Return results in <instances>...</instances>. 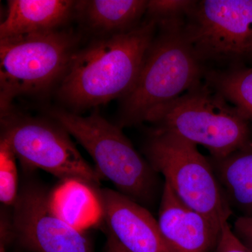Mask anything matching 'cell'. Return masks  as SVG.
<instances>
[{"label": "cell", "instance_id": "12", "mask_svg": "<svg viewBox=\"0 0 252 252\" xmlns=\"http://www.w3.org/2000/svg\"><path fill=\"white\" fill-rule=\"evenodd\" d=\"M76 1L9 0L0 39L57 31L75 11Z\"/></svg>", "mask_w": 252, "mask_h": 252}, {"label": "cell", "instance_id": "13", "mask_svg": "<svg viewBox=\"0 0 252 252\" xmlns=\"http://www.w3.org/2000/svg\"><path fill=\"white\" fill-rule=\"evenodd\" d=\"M99 190L81 181L63 180L50 191V204L58 216L84 231L103 217Z\"/></svg>", "mask_w": 252, "mask_h": 252}, {"label": "cell", "instance_id": "10", "mask_svg": "<svg viewBox=\"0 0 252 252\" xmlns=\"http://www.w3.org/2000/svg\"><path fill=\"white\" fill-rule=\"evenodd\" d=\"M109 233L128 252H170L158 220L142 205L112 189L99 190Z\"/></svg>", "mask_w": 252, "mask_h": 252}, {"label": "cell", "instance_id": "7", "mask_svg": "<svg viewBox=\"0 0 252 252\" xmlns=\"http://www.w3.org/2000/svg\"><path fill=\"white\" fill-rule=\"evenodd\" d=\"M1 120V137L9 142L23 167L41 169L62 181H81L100 190L102 175L83 158L59 123L11 112Z\"/></svg>", "mask_w": 252, "mask_h": 252}, {"label": "cell", "instance_id": "18", "mask_svg": "<svg viewBox=\"0 0 252 252\" xmlns=\"http://www.w3.org/2000/svg\"><path fill=\"white\" fill-rule=\"evenodd\" d=\"M196 2L188 0H151L147 4V13L157 26L182 24Z\"/></svg>", "mask_w": 252, "mask_h": 252}, {"label": "cell", "instance_id": "4", "mask_svg": "<svg viewBox=\"0 0 252 252\" xmlns=\"http://www.w3.org/2000/svg\"><path fill=\"white\" fill-rule=\"evenodd\" d=\"M51 115L85 149L95 162L96 170L114 184L117 191L142 205L153 201L157 173L137 153L120 127L97 112L83 117L56 109Z\"/></svg>", "mask_w": 252, "mask_h": 252}, {"label": "cell", "instance_id": "1", "mask_svg": "<svg viewBox=\"0 0 252 252\" xmlns=\"http://www.w3.org/2000/svg\"><path fill=\"white\" fill-rule=\"evenodd\" d=\"M157 26L149 18L76 51L59 84L60 100L76 113L125 97L140 74Z\"/></svg>", "mask_w": 252, "mask_h": 252}, {"label": "cell", "instance_id": "6", "mask_svg": "<svg viewBox=\"0 0 252 252\" xmlns=\"http://www.w3.org/2000/svg\"><path fill=\"white\" fill-rule=\"evenodd\" d=\"M146 156L157 173L165 177L179 198L221 228L231 215L215 169L197 145L179 136L157 130L145 146Z\"/></svg>", "mask_w": 252, "mask_h": 252}, {"label": "cell", "instance_id": "16", "mask_svg": "<svg viewBox=\"0 0 252 252\" xmlns=\"http://www.w3.org/2000/svg\"><path fill=\"white\" fill-rule=\"evenodd\" d=\"M209 81L252 126V68L215 72L209 76Z\"/></svg>", "mask_w": 252, "mask_h": 252}, {"label": "cell", "instance_id": "15", "mask_svg": "<svg viewBox=\"0 0 252 252\" xmlns=\"http://www.w3.org/2000/svg\"><path fill=\"white\" fill-rule=\"evenodd\" d=\"M216 160L215 173L228 203L252 218V143Z\"/></svg>", "mask_w": 252, "mask_h": 252}, {"label": "cell", "instance_id": "3", "mask_svg": "<svg viewBox=\"0 0 252 252\" xmlns=\"http://www.w3.org/2000/svg\"><path fill=\"white\" fill-rule=\"evenodd\" d=\"M147 122L203 146L216 160L251 142V125L240 110L216 90L198 86L154 110Z\"/></svg>", "mask_w": 252, "mask_h": 252}, {"label": "cell", "instance_id": "5", "mask_svg": "<svg viewBox=\"0 0 252 252\" xmlns=\"http://www.w3.org/2000/svg\"><path fill=\"white\" fill-rule=\"evenodd\" d=\"M75 36L59 31L0 39L1 117L18 96L59 84L75 54Z\"/></svg>", "mask_w": 252, "mask_h": 252}, {"label": "cell", "instance_id": "11", "mask_svg": "<svg viewBox=\"0 0 252 252\" xmlns=\"http://www.w3.org/2000/svg\"><path fill=\"white\" fill-rule=\"evenodd\" d=\"M158 223L170 252H213L221 230L184 203L166 182Z\"/></svg>", "mask_w": 252, "mask_h": 252}, {"label": "cell", "instance_id": "9", "mask_svg": "<svg viewBox=\"0 0 252 252\" xmlns=\"http://www.w3.org/2000/svg\"><path fill=\"white\" fill-rule=\"evenodd\" d=\"M10 225L12 239L29 252H94L85 233L55 213L50 191L34 180L21 185Z\"/></svg>", "mask_w": 252, "mask_h": 252}, {"label": "cell", "instance_id": "21", "mask_svg": "<svg viewBox=\"0 0 252 252\" xmlns=\"http://www.w3.org/2000/svg\"><path fill=\"white\" fill-rule=\"evenodd\" d=\"M106 252H128L118 243L114 237L109 233L105 247Z\"/></svg>", "mask_w": 252, "mask_h": 252}, {"label": "cell", "instance_id": "8", "mask_svg": "<svg viewBox=\"0 0 252 252\" xmlns=\"http://www.w3.org/2000/svg\"><path fill=\"white\" fill-rule=\"evenodd\" d=\"M185 26L198 59H234L252 53V0L197 1Z\"/></svg>", "mask_w": 252, "mask_h": 252}, {"label": "cell", "instance_id": "14", "mask_svg": "<svg viewBox=\"0 0 252 252\" xmlns=\"http://www.w3.org/2000/svg\"><path fill=\"white\" fill-rule=\"evenodd\" d=\"M147 4L144 0H84L76 1L75 11L93 29L112 35L140 24Z\"/></svg>", "mask_w": 252, "mask_h": 252}, {"label": "cell", "instance_id": "22", "mask_svg": "<svg viewBox=\"0 0 252 252\" xmlns=\"http://www.w3.org/2000/svg\"><path fill=\"white\" fill-rule=\"evenodd\" d=\"M0 252H6V245L8 244L7 240L6 239L0 237Z\"/></svg>", "mask_w": 252, "mask_h": 252}, {"label": "cell", "instance_id": "19", "mask_svg": "<svg viewBox=\"0 0 252 252\" xmlns=\"http://www.w3.org/2000/svg\"><path fill=\"white\" fill-rule=\"evenodd\" d=\"M213 252H251L235 234L228 221L223 223Z\"/></svg>", "mask_w": 252, "mask_h": 252}, {"label": "cell", "instance_id": "17", "mask_svg": "<svg viewBox=\"0 0 252 252\" xmlns=\"http://www.w3.org/2000/svg\"><path fill=\"white\" fill-rule=\"evenodd\" d=\"M16 157L9 142L0 140V201L6 206H13L19 192Z\"/></svg>", "mask_w": 252, "mask_h": 252}, {"label": "cell", "instance_id": "2", "mask_svg": "<svg viewBox=\"0 0 252 252\" xmlns=\"http://www.w3.org/2000/svg\"><path fill=\"white\" fill-rule=\"evenodd\" d=\"M185 24L160 26L137 80L123 97L122 122H147L156 109L199 86L200 59L185 33Z\"/></svg>", "mask_w": 252, "mask_h": 252}, {"label": "cell", "instance_id": "20", "mask_svg": "<svg viewBox=\"0 0 252 252\" xmlns=\"http://www.w3.org/2000/svg\"><path fill=\"white\" fill-rule=\"evenodd\" d=\"M235 234L252 252V218L247 217H240L235 220Z\"/></svg>", "mask_w": 252, "mask_h": 252}]
</instances>
